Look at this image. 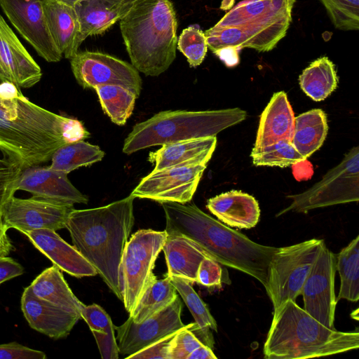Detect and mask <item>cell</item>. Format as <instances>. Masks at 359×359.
Wrapping results in <instances>:
<instances>
[{
  "label": "cell",
  "instance_id": "6da1fadb",
  "mask_svg": "<svg viewBox=\"0 0 359 359\" xmlns=\"http://www.w3.org/2000/svg\"><path fill=\"white\" fill-rule=\"evenodd\" d=\"M80 121L32 102L9 81L0 83V150L22 169L49 160L60 146L81 137Z\"/></svg>",
  "mask_w": 359,
  "mask_h": 359
},
{
  "label": "cell",
  "instance_id": "7a4b0ae2",
  "mask_svg": "<svg viewBox=\"0 0 359 359\" xmlns=\"http://www.w3.org/2000/svg\"><path fill=\"white\" fill-rule=\"evenodd\" d=\"M167 235L187 238L210 258L242 271L266 288L268 268L278 248L263 245L213 219L194 203H161Z\"/></svg>",
  "mask_w": 359,
  "mask_h": 359
},
{
  "label": "cell",
  "instance_id": "3957f363",
  "mask_svg": "<svg viewBox=\"0 0 359 359\" xmlns=\"http://www.w3.org/2000/svg\"><path fill=\"white\" fill-rule=\"evenodd\" d=\"M134 199L129 195L104 206L74 209L66 223L73 246L121 301L118 270L135 222Z\"/></svg>",
  "mask_w": 359,
  "mask_h": 359
},
{
  "label": "cell",
  "instance_id": "277c9868",
  "mask_svg": "<svg viewBox=\"0 0 359 359\" xmlns=\"http://www.w3.org/2000/svg\"><path fill=\"white\" fill-rule=\"evenodd\" d=\"M132 65L146 76L165 72L176 57L177 20L169 0H136L119 20Z\"/></svg>",
  "mask_w": 359,
  "mask_h": 359
},
{
  "label": "cell",
  "instance_id": "5b68a950",
  "mask_svg": "<svg viewBox=\"0 0 359 359\" xmlns=\"http://www.w3.org/2000/svg\"><path fill=\"white\" fill-rule=\"evenodd\" d=\"M359 348V332L330 329L296 302L287 300L273 313L264 344L266 359H299L342 353Z\"/></svg>",
  "mask_w": 359,
  "mask_h": 359
},
{
  "label": "cell",
  "instance_id": "8992f818",
  "mask_svg": "<svg viewBox=\"0 0 359 359\" xmlns=\"http://www.w3.org/2000/svg\"><path fill=\"white\" fill-rule=\"evenodd\" d=\"M295 0H243L204 34L213 53L231 48L273 49L285 36Z\"/></svg>",
  "mask_w": 359,
  "mask_h": 359
},
{
  "label": "cell",
  "instance_id": "52a82bcc",
  "mask_svg": "<svg viewBox=\"0 0 359 359\" xmlns=\"http://www.w3.org/2000/svg\"><path fill=\"white\" fill-rule=\"evenodd\" d=\"M246 116V111L239 108L160 111L134 126L124 140L123 151L130 154L153 146L216 136Z\"/></svg>",
  "mask_w": 359,
  "mask_h": 359
},
{
  "label": "cell",
  "instance_id": "ba28073f",
  "mask_svg": "<svg viewBox=\"0 0 359 359\" xmlns=\"http://www.w3.org/2000/svg\"><path fill=\"white\" fill-rule=\"evenodd\" d=\"M324 245L323 240L313 238L277 248L269 265L265 288L272 302L273 313L287 300L296 302Z\"/></svg>",
  "mask_w": 359,
  "mask_h": 359
},
{
  "label": "cell",
  "instance_id": "9c48e42d",
  "mask_svg": "<svg viewBox=\"0 0 359 359\" xmlns=\"http://www.w3.org/2000/svg\"><path fill=\"white\" fill-rule=\"evenodd\" d=\"M166 238L165 231L140 229L126 243L119 265L118 284L129 313L147 286Z\"/></svg>",
  "mask_w": 359,
  "mask_h": 359
},
{
  "label": "cell",
  "instance_id": "30bf717a",
  "mask_svg": "<svg viewBox=\"0 0 359 359\" xmlns=\"http://www.w3.org/2000/svg\"><path fill=\"white\" fill-rule=\"evenodd\" d=\"M291 204L278 215L289 211L306 212L317 208L358 201L359 152L353 147L342 161L306 191L292 196Z\"/></svg>",
  "mask_w": 359,
  "mask_h": 359
},
{
  "label": "cell",
  "instance_id": "8fae6325",
  "mask_svg": "<svg viewBox=\"0 0 359 359\" xmlns=\"http://www.w3.org/2000/svg\"><path fill=\"white\" fill-rule=\"evenodd\" d=\"M70 65L74 78L83 88L118 85L137 96L140 94L142 82L139 72L126 61L106 53L86 50L78 52L70 59Z\"/></svg>",
  "mask_w": 359,
  "mask_h": 359
},
{
  "label": "cell",
  "instance_id": "7c38bea8",
  "mask_svg": "<svg viewBox=\"0 0 359 359\" xmlns=\"http://www.w3.org/2000/svg\"><path fill=\"white\" fill-rule=\"evenodd\" d=\"M74 205L62 204L35 196L19 198L11 195L3 203L0 212L7 229L24 233L38 229L57 231L66 228Z\"/></svg>",
  "mask_w": 359,
  "mask_h": 359
},
{
  "label": "cell",
  "instance_id": "4fadbf2b",
  "mask_svg": "<svg viewBox=\"0 0 359 359\" xmlns=\"http://www.w3.org/2000/svg\"><path fill=\"white\" fill-rule=\"evenodd\" d=\"M182 311V302L177 296L169 305L141 323H135L129 317L122 325L114 326L119 354L127 358L184 327Z\"/></svg>",
  "mask_w": 359,
  "mask_h": 359
},
{
  "label": "cell",
  "instance_id": "5bb4252c",
  "mask_svg": "<svg viewBox=\"0 0 359 359\" xmlns=\"http://www.w3.org/2000/svg\"><path fill=\"white\" fill-rule=\"evenodd\" d=\"M336 255L323 246L303 285L304 309L325 327L334 329L337 299L334 278Z\"/></svg>",
  "mask_w": 359,
  "mask_h": 359
},
{
  "label": "cell",
  "instance_id": "9a60e30c",
  "mask_svg": "<svg viewBox=\"0 0 359 359\" xmlns=\"http://www.w3.org/2000/svg\"><path fill=\"white\" fill-rule=\"evenodd\" d=\"M207 165L171 167L152 170L131 194L160 203H187L192 199Z\"/></svg>",
  "mask_w": 359,
  "mask_h": 359
},
{
  "label": "cell",
  "instance_id": "2e32d148",
  "mask_svg": "<svg viewBox=\"0 0 359 359\" xmlns=\"http://www.w3.org/2000/svg\"><path fill=\"white\" fill-rule=\"evenodd\" d=\"M0 6L39 56L48 62L61 60L62 55L50 34L41 0H0Z\"/></svg>",
  "mask_w": 359,
  "mask_h": 359
},
{
  "label": "cell",
  "instance_id": "e0dca14e",
  "mask_svg": "<svg viewBox=\"0 0 359 359\" xmlns=\"http://www.w3.org/2000/svg\"><path fill=\"white\" fill-rule=\"evenodd\" d=\"M67 175L50 166H30L22 169L11 191H25L33 196L62 204H86L88 197L72 184Z\"/></svg>",
  "mask_w": 359,
  "mask_h": 359
},
{
  "label": "cell",
  "instance_id": "ac0fdd59",
  "mask_svg": "<svg viewBox=\"0 0 359 359\" xmlns=\"http://www.w3.org/2000/svg\"><path fill=\"white\" fill-rule=\"evenodd\" d=\"M41 76L40 67L0 15V81L28 88L39 83Z\"/></svg>",
  "mask_w": 359,
  "mask_h": 359
},
{
  "label": "cell",
  "instance_id": "d6986e66",
  "mask_svg": "<svg viewBox=\"0 0 359 359\" xmlns=\"http://www.w3.org/2000/svg\"><path fill=\"white\" fill-rule=\"evenodd\" d=\"M21 310L29 326L50 338L58 339L69 335L81 317L34 296L25 288Z\"/></svg>",
  "mask_w": 359,
  "mask_h": 359
},
{
  "label": "cell",
  "instance_id": "ffe728a7",
  "mask_svg": "<svg viewBox=\"0 0 359 359\" xmlns=\"http://www.w3.org/2000/svg\"><path fill=\"white\" fill-rule=\"evenodd\" d=\"M22 233L54 265L70 276L82 278L97 275L95 268L55 231L43 229Z\"/></svg>",
  "mask_w": 359,
  "mask_h": 359
},
{
  "label": "cell",
  "instance_id": "44dd1931",
  "mask_svg": "<svg viewBox=\"0 0 359 359\" xmlns=\"http://www.w3.org/2000/svg\"><path fill=\"white\" fill-rule=\"evenodd\" d=\"M294 114L284 91L275 93L262 111L255 145L250 156L280 140L291 142L294 128Z\"/></svg>",
  "mask_w": 359,
  "mask_h": 359
},
{
  "label": "cell",
  "instance_id": "7402d4cb",
  "mask_svg": "<svg viewBox=\"0 0 359 359\" xmlns=\"http://www.w3.org/2000/svg\"><path fill=\"white\" fill-rule=\"evenodd\" d=\"M216 144V136L168 143L150 152L148 160L154 165L153 170L171 167L207 165Z\"/></svg>",
  "mask_w": 359,
  "mask_h": 359
},
{
  "label": "cell",
  "instance_id": "603a6c76",
  "mask_svg": "<svg viewBox=\"0 0 359 359\" xmlns=\"http://www.w3.org/2000/svg\"><path fill=\"white\" fill-rule=\"evenodd\" d=\"M206 208L222 223L238 229H251L259 220L257 200L241 191L231 190L210 198Z\"/></svg>",
  "mask_w": 359,
  "mask_h": 359
},
{
  "label": "cell",
  "instance_id": "cb8c5ba5",
  "mask_svg": "<svg viewBox=\"0 0 359 359\" xmlns=\"http://www.w3.org/2000/svg\"><path fill=\"white\" fill-rule=\"evenodd\" d=\"M42 3L51 37L62 56L70 60L78 53L83 42L76 11L56 1H43Z\"/></svg>",
  "mask_w": 359,
  "mask_h": 359
},
{
  "label": "cell",
  "instance_id": "d4e9b609",
  "mask_svg": "<svg viewBox=\"0 0 359 359\" xmlns=\"http://www.w3.org/2000/svg\"><path fill=\"white\" fill-rule=\"evenodd\" d=\"M133 4V3H132ZM132 4L123 0H81L74 6L80 25L81 39L105 32L120 20Z\"/></svg>",
  "mask_w": 359,
  "mask_h": 359
},
{
  "label": "cell",
  "instance_id": "484cf974",
  "mask_svg": "<svg viewBox=\"0 0 359 359\" xmlns=\"http://www.w3.org/2000/svg\"><path fill=\"white\" fill-rule=\"evenodd\" d=\"M162 250L168 266L167 276L182 278L191 284L196 283L200 263L208 257L201 249L185 237L167 235Z\"/></svg>",
  "mask_w": 359,
  "mask_h": 359
},
{
  "label": "cell",
  "instance_id": "4316f807",
  "mask_svg": "<svg viewBox=\"0 0 359 359\" xmlns=\"http://www.w3.org/2000/svg\"><path fill=\"white\" fill-rule=\"evenodd\" d=\"M27 288L37 298L81 315L84 304L74 294L57 266L43 270Z\"/></svg>",
  "mask_w": 359,
  "mask_h": 359
},
{
  "label": "cell",
  "instance_id": "83f0119b",
  "mask_svg": "<svg viewBox=\"0 0 359 359\" xmlns=\"http://www.w3.org/2000/svg\"><path fill=\"white\" fill-rule=\"evenodd\" d=\"M328 131L327 116L320 109H314L294 118L292 144L307 159L323 145Z\"/></svg>",
  "mask_w": 359,
  "mask_h": 359
},
{
  "label": "cell",
  "instance_id": "f1b7e54d",
  "mask_svg": "<svg viewBox=\"0 0 359 359\" xmlns=\"http://www.w3.org/2000/svg\"><path fill=\"white\" fill-rule=\"evenodd\" d=\"M177 296L168 276L157 279L152 273L129 317L135 323H141L169 305Z\"/></svg>",
  "mask_w": 359,
  "mask_h": 359
},
{
  "label": "cell",
  "instance_id": "f546056e",
  "mask_svg": "<svg viewBox=\"0 0 359 359\" xmlns=\"http://www.w3.org/2000/svg\"><path fill=\"white\" fill-rule=\"evenodd\" d=\"M299 81L302 90L318 102L327 98L337 88L339 78L334 63L323 56L304 69Z\"/></svg>",
  "mask_w": 359,
  "mask_h": 359
},
{
  "label": "cell",
  "instance_id": "4dcf8cb0",
  "mask_svg": "<svg viewBox=\"0 0 359 359\" xmlns=\"http://www.w3.org/2000/svg\"><path fill=\"white\" fill-rule=\"evenodd\" d=\"M104 152L100 148L84 140L65 144L58 147L53 154L50 168L69 173L83 166H88L100 161Z\"/></svg>",
  "mask_w": 359,
  "mask_h": 359
},
{
  "label": "cell",
  "instance_id": "1f68e13d",
  "mask_svg": "<svg viewBox=\"0 0 359 359\" xmlns=\"http://www.w3.org/2000/svg\"><path fill=\"white\" fill-rule=\"evenodd\" d=\"M337 271L340 277V288L337 299L351 302L359 299V236H357L336 255Z\"/></svg>",
  "mask_w": 359,
  "mask_h": 359
},
{
  "label": "cell",
  "instance_id": "d6a6232c",
  "mask_svg": "<svg viewBox=\"0 0 359 359\" xmlns=\"http://www.w3.org/2000/svg\"><path fill=\"white\" fill-rule=\"evenodd\" d=\"M104 113L118 126L126 124L131 116L137 95L118 85H104L94 88Z\"/></svg>",
  "mask_w": 359,
  "mask_h": 359
},
{
  "label": "cell",
  "instance_id": "836d02e7",
  "mask_svg": "<svg viewBox=\"0 0 359 359\" xmlns=\"http://www.w3.org/2000/svg\"><path fill=\"white\" fill-rule=\"evenodd\" d=\"M170 278L177 292L191 311L196 325L205 332H211L210 330L217 332V325L215 318L205 304L192 287L191 283L180 277L172 276Z\"/></svg>",
  "mask_w": 359,
  "mask_h": 359
},
{
  "label": "cell",
  "instance_id": "e575fe53",
  "mask_svg": "<svg viewBox=\"0 0 359 359\" xmlns=\"http://www.w3.org/2000/svg\"><path fill=\"white\" fill-rule=\"evenodd\" d=\"M256 166L287 167L306 160L295 149L291 142L283 140L262 149L250 156Z\"/></svg>",
  "mask_w": 359,
  "mask_h": 359
},
{
  "label": "cell",
  "instance_id": "d590c367",
  "mask_svg": "<svg viewBox=\"0 0 359 359\" xmlns=\"http://www.w3.org/2000/svg\"><path fill=\"white\" fill-rule=\"evenodd\" d=\"M335 28L358 30L359 0H320Z\"/></svg>",
  "mask_w": 359,
  "mask_h": 359
},
{
  "label": "cell",
  "instance_id": "8d00e7d4",
  "mask_svg": "<svg viewBox=\"0 0 359 359\" xmlns=\"http://www.w3.org/2000/svg\"><path fill=\"white\" fill-rule=\"evenodd\" d=\"M177 48L187 57L191 67L200 65L208 50L204 32L197 25L189 26L177 39Z\"/></svg>",
  "mask_w": 359,
  "mask_h": 359
},
{
  "label": "cell",
  "instance_id": "74e56055",
  "mask_svg": "<svg viewBox=\"0 0 359 359\" xmlns=\"http://www.w3.org/2000/svg\"><path fill=\"white\" fill-rule=\"evenodd\" d=\"M187 326L175 333L170 347L169 359H187L194 349L203 345Z\"/></svg>",
  "mask_w": 359,
  "mask_h": 359
},
{
  "label": "cell",
  "instance_id": "f35d334b",
  "mask_svg": "<svg viewBox=\"0 0 359 359\" xmlns=\"http://www.w3.org/2000/svg\"><path fill=\"white\" fill-rule=\"evenodd\" d=\"M81 316L88 325L91 332L104 333L114 332V325L107 312L99 305L93 304L86 306L81 310Z\"/></svg>",
  "mask_w": 359,
  "mask_h": 359
},
{
  "label": "cell",
  "instance_id": "ab89813d",
  "mask_svg": "<svg viewBox=\"0 0 359 359\" xmlns=\"http://www.w3.org/2000/svg\"><path fill=\"white\" fill-rule=\"evenodd\" d=\"M222 282V269L220 264L205 257L198 266L196 283L208 287H220Z\"/></svg>",
  "mask_w": 359,
  "mask_h": 359
},
{
  "label": "cell",
  "instance_id": "60d3db41",
  "mask_svg": "<svg viewBox=\"0 0 359 359\" xmlns=\"http://www.w3.org/2000/svg\"><path fill=\"white\" fill-rule=\"evenodd\" d=\"M22 170L17 163L7 158L0 159V209L5 200L14 195L11 187Z\"/></svg>",
  "mask_w": 359,
  "mask_h": 359
},
{
  "label": "cell",
  "instance_id": "b9f144b4",
  "mask_svg": "<svg viewBox=\"0 0 359 359\" xmlns=\"http://www.w3.org/2000/svg\"><path fill=\"white\" fill-rule=\"evenodd\" d=\"M46 353L13 341L0 344V359H46Z\"/></svg>",
  "mask_w": 359,
  "mask_h": 359
},
{
  "label": "cell",
  "instance_id": "7bdbcfd3",
  "mask_svg": "<svg viewBox=\"0 0 359 359\" xmlns=\"http://www.w3.org/2000/svg\"><path fill=\"white\" fill-rule=\"evenodd\" d=\"M169 334L145 348L128 356L133 359H169V351L175 333Z\"/></svg>",
  "mask_w": 359,
  "mask_h": 359
},
{
  "label": "cell",
  "instance_id": "ee69618b",
  "mask_svg": "<svg viewBox=\"0 0 359 359\" xmlns=\"http://www.w3.org/2000/svg\"><path fill=\"white\" fill-rule=\"evenodd\" d=\"M102 359H118L119 355L114 332L108 333L92 331Z\"/></svg>",
  "mask_w": 359,
  "mask_h": 359
},
{
  "label": "cell",
  "instance_id": "f6af8a7d",
  "mask_svg": "<svg viewBox=\"0 0 359 359\" xmlns=\"http://www.w3.org/2000/svg\"><path fill=\"white\" fill-rule=\"evenodd\" d=\"M24 273L23 266L7 256H0V284Z\"/></svg>",
  "mask_w": 359,
  "mask_h": 359
},
{
  "label": "cell",
  "instance_id": "bcb514c9",
  "mask_svg": "<svg viewBox=\"0 0 359 359\" xmlns=\"http://www.w3.org/2000/svg\"><path fill=\"white\" fill-rule=\"evenodd\" d=\"M7 230L0 212V256H7L13 249V245L7 235Z\"/></svg>",
  "mask_w": 359,
  "mask_h": 359
},
{
  "label": "cell",
  "instance_id": "7dc6e473",
  "mask_svg": "<svg viewBox=\"0 0 359 359\" xmlns=\"http://www.w3.org/2000/svg\"><path fill=\"white\" fill-rule=\"evenodd\" d=\"M212 349L205 345H201L194 349L187 357V359H217Z\"/></svg>",
  "mask_w": 359,
  "mask_h": 359
},
{
  "label": "cell",
  "instance_id": "c3c4849f",
  "mask_svg": "<svg viewBox=\"0 0 359 359\" xmlns=\"http://www.w3.org/2000/svg\"><path fill=\"white\" fill-rule=\"evenodd\" d=\"M41 1H56V2H59V3H61V4H65L67 6H71V7H74V6L76 5V4H77L79 1H81V0H41Z\"/></svg>",
  "mask_w": 359,
  "mask_h": 359
},
{
  "label": "cell",
  "instance_id": "681fc988",
  "mask_svg": "<svg viewBox=\"0 0 359 359\" xmlns=\"http://www.w3.org/2000/svg\"><path fill=\"white\" fill-rule=\"evenodd\" d=\"M351 318L356 320H359V318H358V309H357L355 311H354L353 312L351 313Z\"/></svg>",
  "mask_w": 359,
  "mask_h": 359
},
{
  "label": "cell",
  "instance_id": "f907efd6",
  "mask_svg": "<svg viewBox=\"0 0 359 359\" xmlns=\"http://www.w3.org/2000/svg\"><path fill=\"white\" fill-rule=\"evenodd\" d=\"M123 1H126V3L132 4L134 1H135L136 0H123Z\"/></svg>",
  "mask_w": 359,
  "mask_h": 359
}]
</instances>
